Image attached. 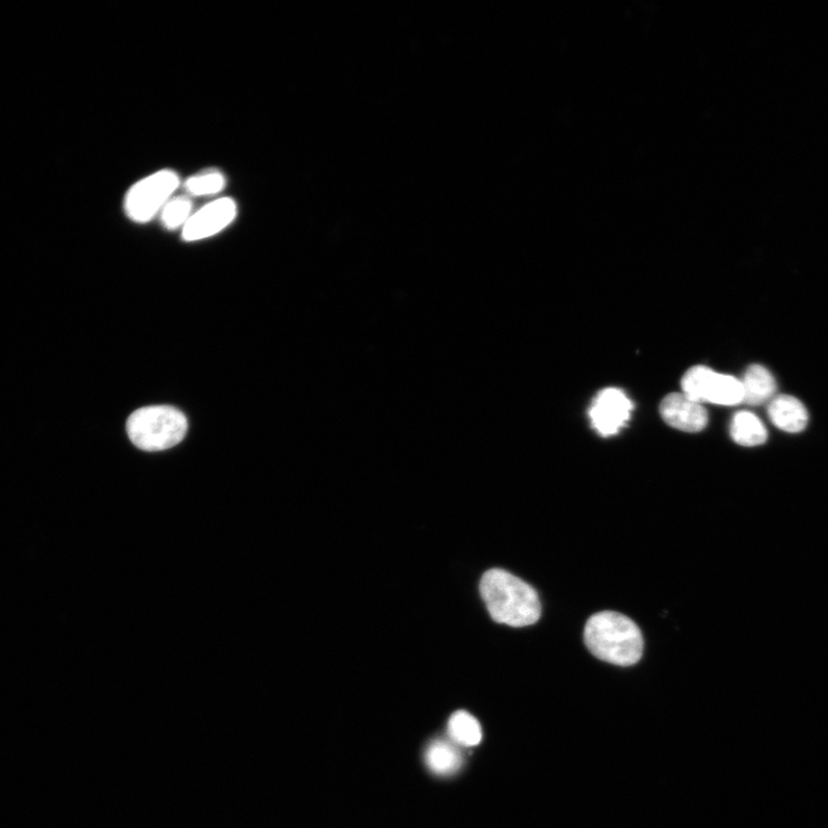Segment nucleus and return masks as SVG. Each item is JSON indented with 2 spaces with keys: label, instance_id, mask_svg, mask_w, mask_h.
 <instances>
[{
  "label": "nucleus",
  "instance_id": "f257e3e1",
  "mask_svg": "<svg viewBox=\"0 0 828 828\" xmlns=\"http://www.w3.org/2000/svg\"><path fill=\"white\" fill-rule=\"evenodd\" d=\"M480 592L496 623L524 627L536 624L541 617V602L536 590L507 571H487L481 579Z\"/></svg>",
  "mask_w": 828,
  "mask_h": 828
},
{
  "label": "nucleus",
  "instance_id": "f03ea898",
  "mask_svg": "<svg viewBox=\"0 0 828 828\" xmlns=\"http://www.w3.org/2000/svg\"><path fill=\"white\" fill-rule=\"evenodd\" d=\"M584 643L595 657L619 666L634 665L644 654L643 633L619 612L594 614L585 624Z\"/></svg>",
  "mask_w": 828,
  "mask_h": 828
},
{
  "label": "nucleus",
  "instance_id": "7ed1b4c3",
  "mask_svg": "<svg viewBox=\"0 0 828 828\" xmlns=\"http://www.w3.org/2000/svg\"><path fill=\"white\" fill-rule=\"evenodd\" d=\"M189 431L185 416L172 407H148L133 412L127 433L144 451H163L178 445Z\"/></svg>",
  "mask_w": 828,
  "mask_h": 828
},
{
  "label": "nucleus",
  "instance_id": "20e7f679",
  "mask_svg": "<svg viewBox=\"0 0 828 828\" xmlns=\"http://www.w3.org/2000/svg\"><path fill=\"white\" fill-rule=\"evenodd\" d=\"M181 179L173 170H160L130 186L123 201L126 216L133 223L148 224L174 197Z\"/></svg>",
  "mask_w": 828,
  "mask_h": 828
},
{
  "label": "nucleus",
  "instance_id": "39448f33",
  "mask_svg": "<svg viewBox=\"0 0 828 828\" xmlns=\"http://www.w3.org/2000/svg\"><path fill=\"white\" fill-rule=\"evenodd\" d=\"M681 386L686 396L701 405L709 402L717 406H736L743 402L740 380L706 366L689 368Z\"/></svg>",
  "mask_w": 828,
  "mask_h": 828
},
{
  "label": "nucleus",
  "instance_id": "423d86ee",
  "mask_svg": "<svg viewBox=\"0 0 828 828\" xmlns=\"http://www.w3.org/2000/svg\"><path fill=\"white\" fill-rule=\"evenodd\" d=\"M237 217V204L233 198L213 201L198 211L182 228L185 243H197L215 236L230 226Z\"/></svg>",
  "mask_w": 828,
  "mask_h": 828
},
{
  "label": "nucleus",
  "instance_id": "0eeeda50",
  "mask_svg": "<svg viewBox=\"0 0 828 828\" xmlns=\"http://www.w3.org/2000/svg\"><path fill=\"white\" fill-rule=\"evenodd\" d=\"M633 405L620 389L602 390L592 405L590 418L595 431L603 438L619 434L631 418Z\"/></svg>",
  "mask_w": 828,
  "mask_h": 828
},
{
  "label": "nucleus",
  "instance_id": "6e6552de",
  "mask_svg": "<svg viewBox=\"0 0 828 828\" xmlns=\"http://www.w3.org/2000/svg\"><path fill=\"white\" fill-rule=\"evenodd\" d=\"M660 416L674 429L698 433L708 424V412L701 404L682 394L667 395L660 405Z\"/></svg>",
  "mask_w": 828,
  "mask_h": 828
},
{
  "label": "nucleus",
  "instance_id": "1a4fd4ad",
  "mask_svg": "<svg viewBox=\"0 0 828 828\" xmlns=\"http://www.w3.org/2000/svg\"><path fill=\"white\" fill-rule=\"evenodd\" d=\"M771 421L787 433L803 432L809 421L806 407L793 396L774 397L768 407Z\"/></svg>",
  "mask_w": 828,
  "mask_h": 828
},
{
  "label": "nucleus",
  "instance_id": "9d476101",
  "mask_svg": "<svg viewBox=\"0 0 828 828\" xmlns=\"http://www.w3.org/2000/svg\"><path fill=\"white\" fill-rule=\"evenodd\" d=\"M743 402L760 406L772 400L777 390L776 380L771 372L761 365H753L746 369L743 381Z\"/></svg>",
  "mask_w": 828,
  "mask_h": 828
},
{
  "label": "nucleus",
  "instance_id": "9b49d317",
  "mask_svg": "<svg viewBox=\"0 0 828 828\" xmlns=\"http://www.w3.org/2000/svg\"><path fill=\"white\" fill-rule=\"evenodd\" d=\"M424 762L439 776H450L461 768L463 759L455 743L435 740L427 748Z\"/></svg>",
  "mask_w": 828,
  "mask_h": 828
},
{
  "label": "nucleus",
  "instance_id": "f8f14e48",
  "mask_svg": "<svg viewBox=\"0 0 828 828\" xmlns=\"http://www.w3.org/2000/svg\"><path fill=\"white\" fill-rule=\"evenodd\" d=\"M731 437L742 447L753 448L766 442L767 432L763 422L751 412H739L731 423Z\"/></svg>",
  "mask_w": 828,
  "mask_h": 828
},
{
  "label": "nucleus",
  "instance_id": "ddd939ff",
  "mask_svg": "<svg viewBox=\"0 0 828 828\" xmlns=\"http://www.w3.org/2000/svg\"><path fill=\"white\" fill-rule=\"evenodd\" d=\"M448 734L453 742L464 746L477 745L483 739V730H481L478 721L464 710L450 717Z\"/></svg>",
  "mask_w": 828,
  "mask_h": 828
},
{
  "label": "nucleus",
  "instance_id": "4468645a",
  "mask_svg": "<svg viewBox=\"0 0 828 828\" xmlns=\"http://www.w3.org/2000/svg\"><path fill=\"white\" fill-rule=\"evenodd\" d=\"M226 176L218 170H207L186 179L183 183L185 195L190 197L216 196L225 191Z\"/></svg>",
  "mask_w": 828,
  "mask_h": 828
},
{
  "label": "nucleus",
  "instance_id": "2eb2a0df",
  "mask_svg": "<svg viewBox=\"0 0 828 828\" xmlns=\"http://www.w3.org/2000/svg\"><path fill=\"white\" fill-rule=\"evenodd\" d=\"M194 203L189 195L173 197L160 212V222L168 230L182 229L194 215Z\"/></svg>",
  "mask_w": 828,
  "mask_h": 828
}]
</instances>
